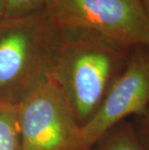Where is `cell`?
Instances as JSON below:
<instances>
[{"mask_svg":"<svg viewBox=\"0 0 149 150\" xmlns=\"http://www.w3.org/2000/svg\"><path fill=\"white\" fill-rule=\"evenodd\" d=\"M60 41L46 8L0 21V102L17 105L49 78Z\"/></svg>","mask_w":149,"mask_h":150,"instance_id":"obj_2","label":"cell"},{"mask_svg":"<svg viewBox=\"0 0 149 150\" xmlns=\"http://www.w3.org/2000/svg\"><path fill=\"white\" fill-rule=\"evenodd\" d=\"M141 3H142V6H143L145 15H146L148 22H149V0H141Z\"/></svg>","mask_w":149,"mask_h":150,"instance_id":"obj_11","label":"cell"},{"mask_svg":"<svg viewBox=\"0 0 149 150\" xmlns=\"http://www.w3.org/2000/svg\"><path fill=\"white\" fill-rule=\"evenodd\" d=\"M91 150H143L134 122L124 121L107 132Z\"/></svg>","mask_w":149,"mask_h":150,"instance_id":"obj_6","label":"cell"},{"mask_svg":"<svg viewBox=\"0 0 149 150\" xmlns=\"http://www.w3.org/2000/svg\"><path fill=\"white\" fill-rule=\"evenodd\" d=\"M148 47H149V45H148Z\"/></svg>","mask_w":149,"mask_h":150,"instance_id":"obj_12","label":"cell"},{"mask_svg":"<svg viewBox=\"0 0 149 150\" xmlns=\"http://www.w3.org/2000/svg\"><path fill=\"white\" fill-rule=\"evenodd\" d=\"M149 111V47L132 50L123 72L113 82L96 113L81 127V150L95 144L127 118L142 116Z\"/></svg>","mask_w":149,"mask_h":150,"instance_id":"obj_5","label":"cell"},{"mask_svg":"<svg viewBox=\"0 0 149 150\" xmlns=\"http://www.w3.org/2000/svg\"><path fill=\"white\" fill-rule=\"evenodd\" d=\"M136 118L134 125L138 139L143 150H149V111L144 115Z\"/></svg>","mask_w":149,"mask_h":150,"instance_id":"obj_9","label":"cell"},{"mask_svg":"<svg viewBox=\"0 0 149 150\" xmlns=\"http://www.w3.org/2000/svg\"><path fill=\"white\" fill-rule=\"evenodd\" d=\"M45 8L60 32L89 35L131 50L149 45L141 0H49Z\"/></svg>","mask_w":149,"mask_h":150,"instance_id":"obj_3","label":"cell"},{"mask_svg":"<svg viewBox=\"0 0 149 150\" xmlns=\"http://www.w3.org/2000/svg\"><path fill=\"white\" fill-rule=\"evenodd\" d=\"M49 0H6L4 18L24 17L46 7Z\"/></svg>","mask_w":149,"mask_h":150,"instance_id":"obj_8","label":"cell"},{"mask_svg":"<svg viewBox=\"0 0 149 150\" xmlns=\"http://www.w3.org/2000/svg\"><path fill=\"white\" fill-rule=\"evenodd\" d=\"M17 112L23 150H81V126L49 76L17 104Z\"/></svg>","mask_w":149,"mask_h":150,"instance_id":"obj_4","label":"cell"},{"mask_svg":"<svg viewBox=\"0 0 149 150\" xmlns=\"http://www.w3.org/2000/svg\"><path fill=\"white\" fill-rule=\"evenodd\" d=\"M6 11V0H0V21L4 20Z\"/></svg>","mask_w":149,"mask_h":150,"instance_id":"obj_10","label":"cell"},{"mask_svg":"<svg viewBox=\"0 0 149 150\" xmlns=\"http://www.w3.org/2000/svg\"><path fill=\"white\" fill-rule=\"evenodd\" d=\"M0 150H23L17 105L0 102Z\"/></svg>","mask_w":149,"mask_h":150,"instance_id":"obj_7","label":"cell"},{"mask_svg":"<svg viewBox=\"0 0 149 150\" xmlns=\"http://www.w3.org/2000/svg\"><path fill=\"white\" fill-rule=\"evenodd\" d=\"M60 34L49 78L61 90L82 127L96 113L134 49L85 34Z\"/></svg>","mask_w":149,"mask_h":150,"instance_id":"obj_1","label":"cell"}]
</instances>
